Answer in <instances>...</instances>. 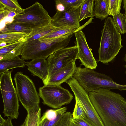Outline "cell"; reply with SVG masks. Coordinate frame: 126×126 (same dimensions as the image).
<instances>
[{"mask_svg":"<svg viewBox=\"0 0 126 126\" xmlns=\"http://www.w3.org/2000/svg\"><path fill=\"white\" fill-rule=\"evenodd\" d=\"M75 105L73 112L72 114V118L75 119H84L90 123L82 107L77 98L75 97Z\"/></svg>","mask_w":126,"mask_h":126,"instance_id":"obj_26","label":"cell"},{"mask_svg":"<svg viewBox=\"0 0 126 126\" xmlns=\"http://www.w3.org/2000/svg\"><path fill=\"white\" fill-rule=\"evenodd\" d=\"M68 126H94L83 119H71Z\"/></svg>","mask_w":126,"mask_h":126,"instance_id":"obj_32","label":"cell"},{"mask_svg":"<svg viewBox=\"0 0 126 126\" xmlns=\"http://www.w3.org/2000/svg\"><path fill=\"white\" fill-rule=\"evenodd\" d=\"M12 119L8 117L6 119H4L0 115V126H13L12 123Z\"/></svg>","mask_w":126,"mask_h":126,"instance_id":"obj_34","label":"cell"},{"mask_svg":"<svg viewBox=\"0 0 126 126\" xmlns=\"http://www.w3.org/2000/svg\"><path fill=\"white\" fill-rule=\"evenodd\" d=\"M56 27L51 23L47 25L33 29L31 32L25 38L26 42L39 39L47 34Z\"/></svg>","mask_w":126,"mask_h":126,"instance_id":"obj_18","label":"cell"},{"mask_svg":"<svg viewBox=\"0 0 126 126\" xmlns=\"http://www.w3.org/2000/svg\"><path fill=\"white\" fill-rule=\"evenodd\" d=\"M26 42L24 39L22 42L8 54L0 58V60H5L11 59L21 55L24 45Z\"/></svg>","mask_w":126,"mask_h":126,"instance_id":"obj_27","label":"cell"},{"mask_svg":"<svg viewBox=\"0 0 126 126\" xmlns=\"http://www.w3.org/2000/svg\"><path fill=\"white\" fill-rule=\"evenodd\" d=\"M66 82L83 108L89 122L94 126H104L89 97L88 93L73 77Z\"/></svg>","mask_w":126,"mask_h":126,"instance_id":"obj_9","label":"cell"},{"mask_svg":"<svg viewBox=\"0 0 126 126\" xmlns=\"http://www.w3.org/2000/svg\"><path fill=\"white\" fill-rule=\"evenodd\" d=\"M24 39L13 43L8 44L4 47L0 48V58L8 54L13 49L20 44Z\"/></svg>","mask_w":126,"mask_h":126,"instance_id":"obj_30","label":"cell"},{"mask_svg":"<svg viewBox=\"0 0 126 126\" xmlns=\"http://www.w3.org/2000/svg\"><path fill=\"white\" fill-rule=\"evenodd\" d=\"M41 109H33L27 111L23 123L20 126H39Z\"/></svg>","mask_w":126,"mask_h":126,"instance_id":"obj_20","label":"cell"},{"mask_svg":"<svg viewBox=\"0 0 126 126\" xmlns=\"http://www.w3.org/2000/svg\"><path fill=\"white\" fill-rule=\"evenodd\" d=\"M14 79L19 100L27 111L39 109L40 97L32 80L21 71L15 74Z\"/></svg>","mask_w":126,"mask_h":126,"instance_id":"obj_5","label":"cell"},{"mask_svg":"<svg viewBox=\"0 0 126 126\" xmlns=\"http://www.w3.org/2000/svg\"><path fill=\"white\" fill-rule=\"evenodd\" d=\"M24 12L23 14H17L12 22L22 24L32 29L51 23L52 17L38 2L24 9Z\"/></svg>","mask_w":126,"mask_h":126,"instance_id":"obj_7","label":"cell"},{"mask_svg":"<svg viewBox=\"0 0 126 126\" xmlns=\"http://www.w3.org/2000/svg\"><path fill=\"white\" fill-rule=\"evenodd\" d=\"M123 7L125 10L124 15L126 17V0H123Z\"/></svg>","mask_w":126,"mask_h":126,"instance_id":"obj_38","label":"cell"},{"mask_svg":"<svg viewBox=\"0 0 126 126\" xmlns=\"http://www.w3.org/2000/svg\"><path fill=\"white\" fill-rule=\"evenodd\" d=\"M10 12V11L6 10H5L0 11V22H1L4 18L7 17Z\"/></svg>","mask_w":126,"mask_h":126,"instance_id":"obj_36","label":"cell"},{"mask_svg":"<svg viewBox=\"0 0 126 126\" xmlns=\"http://www.w3.org/2000/svg\"><path fill=\"white\" fill-rule=\"evenodd\" d=\"M16 13L14 12L10 11L7 17L13 18L16 15Z\"/></svg>","mask_w":126,"mask_h":126,"instance_id":"obj_37","label":"cell"},{"mask_svg":"<svg viewBox=\"0 0 126 126\" xmlns=\"http://www.w3.org/2000/svg\"><path fill=\"white\" fill-rule=\"evenodd\" d=\"M72 62L57 71L50 77L42 80L45 85H60L73 77L77 67Z\"/></svg>","mask_w":126,"mask_h":126,"instance_id":"obj_13","label":"cell"},{"mask_svg":"<svg viewBox=\"0 0 126 126\" xmlns=\"http://www.w3.org/2000/svg\"><path fill=\"white\" fill-rule=\"evenodd\" d=\"M122 0H109V14L112 16L120 12Z\"/></svg>","mask_w":126,"mask_h":126,"instance_id":"obj_28","label":"cell"},{"mask_svg":"<svg viewBox=\"0 0 126 126\" xmlns=\"http://www.w3.org/2000/svg\"><path fill=\"white\" fill-rule=\"evenodd\" d=\"M80 7H67L63 11H57L52 17L51 24L56 27L80 28L79 21Z\"/></svg>","mask_w":126,"mask_h":126,"instance_id":"obj_11","label":"cell"},{"mask_svg":"<svg viewBox=\"0 0 126 126\" xmlns=\"http://www.w3.org/2000/svg\"><path fill=\"white\" fill-rule=\"evenodd\" d=\"M124 61H125V64L124 66V67L126 69V53L125 54L124 57ZM125 72L126 74V69L125 71Z\"/></svg>","mask_w":126,"mask_h":126,"instance_id":"obj_40","label":"cell"},{"mask_svg":"<svg viewBox=\"0 0 126 126\" xmlns=\"http://www.w3.org/2000/svg\"><path fill=\"white\" fill-rule=\"evenodd\" d=\"M0 9L14 12L17 14L24 13V9L22 8L17 0H0Z\"/></svg>","mask_w":126,"mask_h":126,"instance_id":"obj_22","label":"cell"},{"mask_svg":"<svg viewBox=\"0 0 126 126\" xmlns=\"http://www.w3.org/2000/svg\"><path fill=\"white\" fill-rule=\"evenodd\" d=\"M13 71L7 70L0 75V88L3 104V113L4 116L17 119L19 115V100L11 76Z\"/></svg>","mask_w":126,"mask_h":126,"instance_id":"obj_6","label":"cell"},{"mask_svg":"<svg viewBox=\"0 0 126 126\" xmlns=\"http://www.w3.org/2000/svg\"><path fill=\"white\" fill-rule=\"evenodd\" d=\"M25 33L13 32L0 33V43L2 42L11 44L25 39L27 35Z\"/></svg>","mask_w":126,"mask_h":126,"instance_id":"obj_21","label":"cell"},{"mask_svg":"<svg viewBox=\"0 0 126 126\" xmlns=\"http://www.w3.org/2000/svg\"><path fill=\"white\" fill-rule=\"evenodd\" d=\"M39 94L45 105L54 109H59L70 103L73 98L68 90L61 85H45L39 88Z\"/></svg>","mask_w":126,"mask_h":126,"instance_id":"obj_8","label":"cell"},{"mask_svg":"<svg viewBox=\"0 0 126 126\" xmlns=\"http://www.w3.org/2000/svg\"><path fill=\"white\" fill-rule=\"evenodd\" d=\"M67 110L66 107H64L56 110L49 109L46 111L41 117L40 122L44 121L51 120L56 118L61 114H63Z\"/></svg>","mask_w":126,"mask_h":126,"instance_id":"obj_24","label":"cell"},{"mask_svg":"<svg viewBox=\"0 0 126 126\" xmlns=\"http://www.w3.org/2000/svg\"><path fill=\"white\" fill-rule=\"evenodd\" d=\"M6 43L5 42H2L0 43V48H1L5 47L7 45Z\"/></svg>","mask_w":126,"mask_h":126,"instance_id":"obj_39","label":"cell"},{"mask_svg":"<svg viewBox=\"0 0 126 126\" xmlns=\"http://www.w3.org/2000/svg\"><path fill=\"white\" fill-rule=\"evenodd\" d=\"M74 33L58 37L48 42H41L38 39L26 42L22 50L21 57L26 60L46 59L56 51L66 47Z\"/></svg>","mask_w":126,"mask_h":126,"instance_id":"obj_4","label":"cell"},{"mask_svg":"<svg viewBox=\"0 0 126 126\" xmlns=\"http://www.w3.org/2000/svg\"><path fill=\"white\" fill-rule=\"evenodd\" d=\"M28 70L34 76L39 77L42 80L48 75V65L47 60L44 58L32 60L26 62Z\"/></svg>","mask_w":126,"mask_h":126,"instance_id":"obj_14","label":"cell"},{"mask_svg":"<svg viewBox=\"0 0 126 126\" xmlns=\"http://www.w3.org/2000/svg\"><path fill=\"white\" fill-rule=\"evenodd\" d=\"M64 6L72 7H79L80 6L84 0H59Z\"/></svg>","mask_w":126,"mask_h":126,"instance_id":"obj_31","label":"cell"},{"mask_svg":"<svg viewBox=\"0 0 126 126\" xmlns=\"http://www.w3.org/2000/svg\"><path fill=\"white\" fill-rule=\"evenodd\" d=\"M63 114L59 115L56 118L53 120H45L40 122V123L39 126H53L61 117Z\"/></svg>","mask_w":126,"mask_h":126,"instance_id":"obj_33","label":"cell"},{"mask_svg":"<svg viewBox=\"0 0 126 126\" xmlns=\"http://www.w3.org/2000/svg\"><path fill=\"white\" fill-rule=\"evenodd\" d=\"M72 118L71 112H66L53 126H68Z\"/></svg>","mask_w":126,"mask_h":126,"instance_id":"obj_29","label":"cell"},{"mask_svg":"<svg viewBox=\"0 0 126 126\" xmlns=\"http://www.w3.org/2000/svg\"><path fill=\"white\" fill-rule=\"evenodd\" d=\"M94 0H84L80 6L79 22L88 17L94 16Z\"/></svg>","mask_w":126,"mask_h":126,"instance_id":"obj_19","label":"cell"},{"mask_svg":"<svg viewBox=\"0 0 126 126\" xmlns=\"http://www.w3.org/2000/svg\"><path fill=\"white\" fill-rule=\"evenodd\" d=\"M83 26L79 29L71 27H56L50 33L38 40L44 42H48L56 38L68 34L74 33L81 30Z\"/></svg>","mask_w":126,"mask_h":126,"instance_id":"obj_15","label":"cell"},{"mask_svg":"<svg viewBox=\"0 0 126 126\" xmlns=\"http://www.w3.org/2000/svg\"><path fill=\"white\" fill-rule=\"evenodd\" d=\"M5 26L6 28V32L22 33L28 35L31 32L32 30L24 25L12 22L7 23Z\"/></svg>","mask_w":126,"mask_h":126,"instance_id":"obj_25","label":"cell"},{"mask_svg":"<svg viewBox=\"0 0 126 126\" xmlns=\"http://www.w3.org/2000/svg\"><path fill=\"white\" fill-rule=\"evenodd\" d=\"M115 25L119 32L124 34L126 33V17L124 14L119 12L112 16Z\"/></svg>","mask_w":126,"mask_h":126,"instance_id":"obj_23","label":"cell"},{"mask_svg":"<svg viewBox=\"0 0 126 126\" xmlns=\"http://www.w3.org/2000/svg\"><path fill=\"white\" fill-rule=\"evenodd\" d=\"M121 33L115 27L113 19L111 17H107L101 31L97 62L108 65L114 61L123 47Z\"/></svg>","mask_w":126,"mask_h":126,"instance_id":"obj_2","label":"cell"},{"mask_svg":"<svg viewBox=\"0 0 126 126\" xmlns=\"http://www.w3.org/2000/svg\"><path fill=\"white\" fill-rule=\"evenodd\" d=\"M88 94L104 126H126V100L121 94L103 88Z\"/></svg>","mask_w":126,"mask_h":126,"instance_id":"obj_1","label":"cell"},{"mask_svg":"<svg viewBox=\"0 0 126 126\" xmlns=\"http://www.w3.org/2000/svg\"><path fill=\"white\" fill-rule=\"evenodd\" d=\"M94 16L101 20L106 18L109 15V0H94Z\"/></svg>","mask_w":126,"mask_h":126,"instance_id":"obj_17","label":"cell"},{"mask_svg":"<svg viewBox=\"0 0 126 126\" xmlns=\"http://www.w3.org/2000/svg\"><path fill=\"white\" fill-rule=\"evenodd\" d=\"M78 53V48L75 45L62 48L50 55L47 60L48 73L46 79L50 77L58 70L71 62L76 61Z\"/></svg>","mask_w":126,"mask_h":126,"instance_id":"obj_10","label":"cell"},{"mask_svg":"<svg viewBox=\"0 0 126 126\" xmlns=\"http://www.w3.org/2000/svg\"><path fill=\"white\" fill-rule=\"evenodd\" d=\"M73 77L88 93L100 88L126 91V84L118 83L109 76L94 69L77 67Z\"/></svg>","mask_w":126,"mask_h":126,"instance_id":"obj_3","label":"cell"},{"mask_svg":"<svg viewBox=\"0 0 126 126\" xmlns=\"http://www.w3.org/2000/svg\"><path fill=\"white\" fill-rule=\"evenodd\" d=\"M74 34L76 45L78 50L77 59L80 60L81 64L85 68L95 69L97 66V62L88 46L84 33L80 30L75 32Z\"/></svg>","mask_w":126,"mask_h":126,"instance_id":"obj_12","label":"cell"},{"mask_svg":"<svg viewBox=\"0 0 126 126\" xmlns=\"http://www.w3.org/2000/svg\"><path fill=\"white\" fill-rule=\"evenodd\" d=\"M26 62L17 56L12 58L0 60V75L7 70L18 67L23 68Z\"/></svg>","mask_w":126,"mask_h":126,"instance_id":"obj_16","label":"cell"},{"mask_svg":"<svg viewBox=\"0 0 126 126\" xmlns=\"http://www.w3.org/2000/svg\"><path fill=\"white\" fill-rule=\"evenodd\" d=\"M55 3L56 8L57 11H63L65 9L64 6L60 1L59 0H54Z\"/></svg>","mask_w":126,"mask_h":126,"instance_id":"obj_35","label":"cell"}]
</instances>
